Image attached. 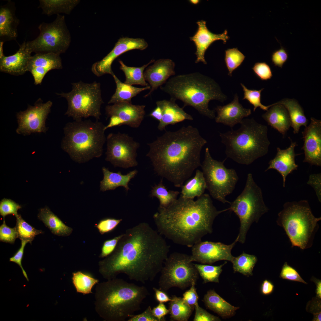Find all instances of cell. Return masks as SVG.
I'll list each match as a JSON object with an SVG mask.
<instances>
[{
	"instance_id": "f1b7e54d",
	"label": "cell",
	"mask_w": 321,
	"mask_h": 321,
	"mask_svg": "<svg viewBox=\"0 0 321 321\" xmlns=\"http://www.w3.org/2000/svg\"><path fill=\"white\" fill-rule=\"evenodd\" d=\"M102 170L103 178L100 182V187L102 191L114 190L119 186H122L126 191H128L130 189L128 185L129 182L138 172L136 170H134L126 175H123L120 171H111L105 167H102Z\"/></svg>"
},
{
	"instance_id": "4dcf8cb0",
	"label": "cell",
	"mask_w": 321,
	"mask_h": 321,
	"mask_svg": "<svg viewBox=\"0 0 321 321\" xmlns=\"http://www.w3.org/2000/svg\"><path fill=\"white\" fill-rule=\"evenodd\" d=\"M203 301L206 307L223 318L232 317L239 307L234 306L221 297L213 290L208 291Z\"/></svg>"
},
{
	"instance_id": "003e7915",
	"label": "cell",
	"mask_w": 321,
	"mask_h": 321,
	"mask_svg": "<svg viewBox=\"0 0 321 321\" xmlns=\"http://www.w3.org/2000/svg\"><path fill=\"white\" fill-rule=\"evenodd\" d=\"M189 1L191 4H197L200 2V1L198 0H191Z\"/></svg>"
},
{
	"instance_id": "f35d334b",
	"label": "cell",
	"mask_w": 321,
	"mask_h": 321,
	"mask_svg": "<svg viewBox=\"0 0 321 321\" xmlns=\"http://www.w3.org/2000/svg\"><path fill=\"white\" fill-rule=\"evenodd\" d=\"M180 193L177 191L168 190L163 184L161 180L159 183L152 187L150 196L158 199L160 202L159 207H165L175 201Z\"/></svg>"
},
{
	"instance_id": "8992f818",
	"label": "cell",
	"mask_w": 321,
	"mask_h": 321,
	"mask_svg": "<svg viewBox=\"0 0 321 321\" xmlns=\"http://www.w3.org/2000/svg\"><path fill=\"white\" fill-rule=\"evenodd\" d=\"M237 130L220 133L221 142L226 146L227 157L240 164L248 165L268 152L270 142L266 126L253 119H243Z\"/></svg>"
},
{
	"instance_id": "03108f58",
	"label": "cell",
	"mask_w": 321,
	"mask_h": 321,
	"mask_svg": "<svg viewBox=\"0 0 321 321\" xmlns=\"http://www.w3.org/2000/svg\"><path fill=\"white\" fill-rule=\"evenodd\" d=\"M4 42H0V58L4 55L3 53V46Z\"/></svg>"
},
{
	"instance_id": "91938a15",
	"label": "cell",
	"mask_w": 321,
	"mask_h": 321,
	"mask_svg": "<svg viewBox=\"0 0 321 321\" xmlns=\"http://www.w3.org/2000/svg\"><path fill=\"white\" fill-rule=\"evenodd\" d=\"M153 289L155 293V299L159 303H164L172 300L171 298L169 297L166 292L154 287Z\"/></svg>"
},
{
	"instance_id": "6f0895ef",
	"label": "cell",
	"mask_w": 321,
	"mask_h": 321,
	"mask_svg": "<svg viewBox=\"0 0 321 321\" xmlns=\"http://www.w3.org/2000/svg\"><path fill=\"white\" fill-rule=\"evenodd\" d=\"M128 321H158L153 315L152 309L149 306L146 310L141 314L134 315L129 318Z\"/></svg>"
},
{
	"instance_id": "e0dca14e",
	"label": "cell",
	"mask_w": 321,
	"mask_h": 321,
	"mask_svg": "<svg viewBox=\"0 0 321 321\" xmlns=\"http://www.w3.org/2000/svg\"><path fill=\"white\" fill-rule=\"evenodd\" d=\"M148 44L143 39L123 37L119 39L113 49L101 60L94 63L92 67V71L97 76L105 74L114 73L111 65L114 60L122 54L133 49L144 50Z\"/></svg>"
},
{
	"instance_id": "7c38bea8",
	"label": "cell",
	"mask_w": 321,
	"mask_h": 321,
	"mask_svg": "<svg viewBox=\"0 0 321 321\" xmlns=\"http://www.w3.org/2000/svg\"><path fill=\"white\" fill-rule=\"evenodd\" d=\"M38 28L40 31L39 36L34 40L26 42L32 52L52 53L60 55L68 48L71 36L64 15L58 14L53 22H43Z\"/></svg>"
},
{
	"instance_id": "2e32d148",
	"label": "cell",
	"mask_w": 321,
	"mask_h": 321,
	"mask_svg": "<svg viewBox=\"0 0 321 321\" xmlns=\"http://www.w3.org/2000/svg\"><path fill=\"white\" fill-rule=\"evenodd\" d=\"M239 237L238 235L235 241L229 245L208 241H201L196 243L191 247L192 261L209 265L222 260L232 262L234 257L231 251L238 241Z\"/></svg>"
},
{
	"instance_id": "ee69618b",
	"label": "cell",
	"mask_w": 321,
	"mask_h": 321,
	"mask_svg": "<svg viewBox=\"0 0 321 321\" xmlns=\"http://www.w3.org/2000/svg\"><path fill=\"white\" fill-rule=\"evenodd\" d=\"M244 92L243 100H246L254 106L253 111H254L256 108L259 107L264 111H267L271 106V105L268 106L263 105L261 103V92L264 88L258 90H251L247 89L243 84H240Z\"/></svg>"
},
{
	"instance_id": "8fae6325",
	"label": "cell",
	"mask_w": 321,
	"mask_h": 321,
	"mask_svg": "<svg viewBox=\"0 0 321 321\" xmlns=\"http://www.w3.org/2000/svg\"><path fill=\"white\" fill-rule=\"evenodd\" d=\"M226 160L218 161L211 157L208 148L205 152L204 159L201 167L206 187L212 197L224 204H230L226 199L235 188L239 179L235 170L226 168L224 165Z\"/></svg>"
},
{
	"instance_id": "44dd1931",
	"label": "cell",
	"mask_w": 321,
	"mask_h": 321,
	"mask_svg": "<svg viewBox=\"0 0 321 321\" xmlns=\"http://www.w3.org/2000/svg\"><path fill=\"white\" fill-rule=\"evenodd\" d=\"M175 63L171 60L162 59L155 61L152 65L146 69L144 76L145 81L150 84L151 89L144 97H147L161 86L170 77L175 75Z\"/></svg>"
},
{
	"instance_id": "be15d7a7",
	"label": "cell",
	"mask_w": 321,
	"mask_h": 321,
	"mask_svg": "<svg viewBox=\"0 0 321 321\" xmlns=\"http://www.w3.org/2000/svg\"><path fill=\"white\" fill-rule=\"evenodd\" d=\"M317 285L316 293L317 296L319 298H321V281H315Z\"/></svg>"
},
{
	"instance_id": "ab89813d",
	"label": "cell",
	"mask_w": 321,
	"mask_h": 321,
	"mask_svg": "<svg viewBox=\"0 0 321 321\" xmlns=\"http://www.w3.org/2000/svg\"><path fill=\"white\" fill-rule=\"evenodd\" d=\"M257 261V258L255 256L243 251L239 256L234 257L232 262L234 272H239L247 276H252Z\"/></svg>"
},
{
	"instance_id": "9c48e42d",
	"label": "cell",
	"mask_w": 321,
	"mask_h": 321,
	"mask_svg": "<svg viewBox=\"0 0 321 321\" xmlns=\"http://www.w3.org/2000/svg\"><path fill=\"white\" fill-rule=\"evenodd\" d=\"M230 204L228 210L235 213L240 220L238 241L244 243L251 225L258 222L269 210L264 202L262 190L254 180L251 174H248L242 192Z\"/></svg>"
},
{
	"instance_id": "5b68a950",
	"label": "cell",
	"mask_w": 321,
	"mask_h": 321,
	"mask_svg": "<svg viewBox=\"0 0 321 321\" xmlns=\"http://www.w3.org/2000/svg\"><path fill=\"white\" fill-rule=\"evenodd\" d=\"M160 88L170 95L171 100H179L184 103V107L191 106L210 119L215 117V111L209 108V102L215 100L223 102L227 99L213 79L199 73L174 76Z\"/></svg>"
},
{
	"instance_id": "681fc988",
	"label": "cell",
	"mask_w": 321,
	"mask_h": 321,
	"mask_svg": "<svg viewBox=\"0 0 321 321\" xmlns=\"http://www.w3.org/2000/svg\"><path fill=\"white\" fill-rule=\"evenodd\" d=\"M280 277L283 279L307 283L302 279L297 271L285 262L282 266Z\"/></svg>"
},
{
	"instance_id": "7a4b0ae2",
	"label": "cell",
	"mask_w": 321,
	"mask_h": 321,
	"mask_svg": "<svg viewBox=\"0 0 321 321\" xmlns=\"http://www.w3.org/2000/svg\"><path fill=\"white\" fill-rule=\"evenodd\" d=\"M207 143L196 128L183 127L176 131H166L148 144L150 149L147 156L158 175L180 188L201 166V151Z\"/></svg>"
},
{
	"instance_id": "484cf974",
	"label": "cell",
	"mask_w": 321,
	"mask_h": 321,
	"mask_svg": "<svg viewBox=\"0 0 321 321\" xmlns=\"http://www.w3.org/2000/svg\"><path fill=\"white\" fill-rule=\"evenodd\" d=\"M15 3L10 0L0 7V42L15 40L19 20L15 15Z\"/></svg>"
},
{
	"instance_id": "7dc6e473",
	"label": "cell",
	"mask_w": 321,
	"mask_h": 321,
	"mask_svg": "<svg viewBox=\"0 0 321 321\" xmlns=\"http://www.w3.org/2000/svg\"><path fill=\"white\" fill-rule=\"evenodd\" d=\"M17 238L18 235L15 227L11 228L8 226L4 218L3 224L0 226V241L13 243Z\"/></svg>"
},
{
	"instance_id": "d590c367",
	"label": "cell",
	"mask_w": 321,
	"mask_h": 321,
	"mask_svg": "<svg viewBox=\"0 0 321 321\" xmlns=\"http://www.w3.org/2000/svg\"><path fill=\"white\" fill-rule=\"evenodd\" d=\"M169 304L170 318L178 321H187L192 314L194 308L186 303L182 298L173 296Z\"/></svg>"
},
{
	"instance_id": "9f6ffc18",
	"label": "cell",
	"mask_w": 321,
	"mask_h": 321,
	"mask_svg": "<svg viewBox=\"0 0 321 321\" xmlns=\"http://www.w3.org/2000/svg\"><path fill=\"white\" fill-rule=\"evenodd\" d=\"M307 183L314 189L319 201L321 202V174H312L310 175Z\"/></svg>"
},
{
	"instance_id": "4fadbf2b",
	"label": "cell",
	"mask_w": 321,
	"mask_h": 321,
	"mask_svg": "<svg viewBox=\"0 0 321 321\" xmlns=\"http://www.w3.org/2000/svg\"><path fill=\"white\" fill-rule=\"evenodd\" d=\"M191 256L175 252L165 260L160 272L159 289L166 292L174 287L184 289L196 282L199 273Z\"/></svg>"
},
{
	"instance_id": "cb8c5ba5",
	"label": "cell",
	"mask_w": 321,
	"mask_h": 321,
	"mask_svg": "<svg viewBox=\"0 0 321 321\" xmlns=\"http://www.w3.org/2000/svg\"><path fill=\"white\" fill-rule=\"evenodd\" d=\"M289 138L291 141L290 146L285 150L277 147L276 156L269 161V166L265 171H266L271 169L277 170L282 177L284 187H285L287 175L296 170L298 166L295 161L296 155L295 152V148L297 144L296 142H293L289 137Z\"/></svg>"
},
{
	"instance_id": "60d3db41",
	"label": "cell",
	"mask_w": 321,
	"mask_h": 321,
	"mask_svg": "<svg viewBox=\"0 0 321 321\" xmlns=\"http://www.w3.org/2000/svg\"><path fill=\"white\" fill-rule=\"evenodd\" d=\"M227 263L219 266L194 264L199 273L203 280V283L219 282V277L222 271V267Z\"/></svg>"
},
{
	"instance_id": "c3c4849f",
	"label": "cell",
	"mask_w": 321,
	"mask_h": 321,
	"mask_svg": "<svg viewBox=\"0 0 321 321\" xmlns=\"http://www.w3.org/2000/svg\"><path fill=\"white\" fill-rule=\"evenodd\" d=\"M254 73L261 80L266 81L273 76L270 66L265 62L255 63L252 68Z\"/></svg>"
},
{
	"instance_id": "ffe728a7",
	"label": "cell",
	"mask_w": 321,
	"mask_h": 321,
	"mask_svg": "<svg viewBox=\"0 0 321 321\" xmlns=\"http://www.w3.org/2000/svg\"><path fill=\"white\" fill-rule=\"evenodd\" d=\"M60 55L54 53H39L32 56L29 61L27 71L32 75L34 84H41L47 73L54 69L62 68Z\"/></svg>"
},
{
	"instance_id": "9a60e30c",
	"label": "cell",
	"mask_w": 321,
	"mask_h": 321,
	"mask_svg": "<svg viewBox=\"0 0 321 321\" xmlns=\"http://www.w3.org/2000/svg\"><path fill=\"white\" fill-rule=\"evenodd\" d=\"M52 105L51 101L43 103L39 99L34 106L29 105L25 111L17 113L16 133L24 136L33 133H46L48 128L46 126L45 122Z\"/></svg>"
},
{
	"instance_id": "6da1fadb",
	"label": "cell",
	"mask_w": 321,
	"mask_h": 321,
	"mask_svg": "<svg viewBox=\"0 0 321 321\" xmlns=\"http://www.w3.org/2000/svg\"><path fill=\"white\" fill-rule=\"evenodd\" d=\"M147 223L127 229L113 252L99 262V272L107 280L120 274L145 283L153 280L163 266L170 246Z\"/></svg>"
},
{
	"instance_id": "11a10c76",
	"label": "cell",
	"mask_w": 321,
	"mask_h": 321,
	"mask_svg": "<svg viewBox=\"0 0 321 321\" xmlns=\"http://www.w3.org/2000/svg\"><path fill=\"white\" fill-rule=\"evenodd\" d=\"M196 284V282L192 283L190 289L183 293L182 298L186 303L194 308L198 304L199 296L195 287Z\"/></svg>"
},
{
	"instance_id": "52a82bcc",
	"label": "cell",
	"mask_w": 321,
	"mask_h": 321,
	"mask_svg": "<svg viewBox=\"0 0 321 321\" xmlns=\"http://www.w3.org/2000/svg\"><path fill=\"white\" fill-rule=\"evenodd\" d=\"M105 126L101 122L76 120L67 123L61 147L74 161L85 163L102 154Z\"/></svg>"
},
{
	"instance_id": "db71d44e",
	"label": "cell",
	"mask_w": 321,
	"mask_h": 321,
	"mask_svg": "<svg viewBox=\"0 0 321 321\" xmlns=\"http://www.w3.org/2000/svg\"><path fill=\"white\" fill-rule=\"evenodd\" d=\"M21 241V245L20 248L17 252L12 257L10 258V262H14L18 264L21 268L23 275L25 277L27 281H29V279L27 274L23 268L22 265V261L23 259L25 247L26 244L29 241L26 240H22Z\"/></svg>"
},
{
	"instance_id": "ac0fdd59",
	"label": "cell",
	"mask_w": 321,
	"mask_h": 321,
	"mask_svg": "<svg viewBox=\"0 0 321 321\" xmlns=\"http://www.w3.org/2000/svg\"><path fill=\"white\" fill-rule=\"evenodd\" d=\"M305 158L303 162L321 166V121L313 117L302 132Z\"/></svg>"
},
{
	"instance_id": "5bb4252c",
	"label": "cell",
	"mask_w": 321,
	"mask_h": 321,
	"mask_svg": "<svg viewBox=\"0 0 321 321\" xmlns=\"http://www.w3.org/2000/svg\"><path fill=\"white\" fill-rule=\"evenodd\" d=\"M106 160L115 167L127 169L137 166L136 151L140 144L127 134L109 133L106 138Z\"/></svg>"
},
{
	"instance_id": "277c9868",
	"label": "cell",
	"mask_w": 321,
	"mask_h": 321,
	"mask_svg": "<svg viewBox=\"0 0 321 321\" xmlns=\"http://www.w3.org/2000/svg\"><path fill=\"white\" fill-rule=\"evenodd\" d=\"M150 293L147 288L116 278L97 284L95 309L106 321H124L141 309Z\"/></svg>"
},
{
	"instance_id": "3957f363",
	"label": "cell",
	"mask_w": 321,
	"mask_h": 321,
	"mask_svg": "<svg viewBox=\"0 0 321 321\" xmlns=\"http://www.w3.org/2000/svg\"><path fill=\"white\" fill-rule=\"evenodd\" d=\"M228 209L218 210L208 194L195 201L180 196L168 207H159L153 217L160 235L176 244L191 247L212 232L215 218Z\"/></svg>"
},
{
	"instance_id": "7bdbcfd3",
	"label": "cell",
	"mask_w": 321,
	"mask_h": 321,
	"mask_svg": "<svg viewBox=\"0 0 321 321\" xmlns=\"http://www.w3.org/2000/svg\"><path fill=\"white\" fill-rule=\"evenodd\" d=\"M245 58V56L237 48L228 49L225 51V61L228 75L232 76V72L241 64Z\"/></svg>"
},
{
	"instance_id": "f907efd6",
	"label": "cell",
	"mask_w": 321,
	"mask_h": 321,
	"mask_svg": "<svg viewBox=\"0 0 321 321\" xmlns=\"http://www.w3.org/2000/svg\"><path fill=\"white\" fill-rule=\"evenodd\" d=\"M123 235V233L113 238L104 241L102 246L99 257L105 258L112 253L115 249L119 240Z\"/></svg>"
},
{
	"instance_id": "e7e4bbea",
	"label": "cell",
	"mask_w": 321,
	"mask_h": 321,
	"mask_svg": "<svg viewBox=\"0 0 321 321\" xmlns=\"http://www.w3.org/2000/svg\"><path fill=\"white\" fill-rule=\"evenodd\" d=\"M313 320L316 321H321V312L314 314Z\"/></svg>"
},
{
	"instance_id": "ba28073f",
	"label": "cell",
	"mask_w": 321,
	"mask_h": 321,
	"mask_svg": "<svg viewBox=\"0 0 321 321\" xmlns=\"http://www.w3.org/2000/svg\"><path fill=\"white\" fill-rule=\"evenodd\" d=\"M321 217L313 214L308 201L287 202L278 214L276 222L285 232L292 247L302 250L312 246Z\"/></svg>"
},
{
	"instance_id": "e575fe53",
	"label": "cell",
	"mask_w": 321,
	"mask_h": 321,
	"mask_svg": "<svg viewBox=\"0 0 321 321\" xmlns=\"http://www.w3.org/2000/svg\"><path fill=\"white\" fill-rule=\"evenodd\" d=\"M181 187L180 196L184 198L193 199L204 194L207 187L203 172L197 169L194 176L187 180Z\"/></svg>"
},
{
	"instance_id": "7402d4cb",
	"label": "cell",
	"mask_w": 321,
	"mask_h": 321,
	"mask_svg": "<svg viewBox=\"0 0 321 321\" xmlns=\"http://www.w3.org/2000/svg\"><path fill=\"white\" fill-rule=\"evenodd\" d=\"M196 23L198 26L197 30L194 35L190 37V40L194 43L196 47L195 54L196 59L195 62L198 63L202 62L206 64L207 62L205 59L204 55L208 47L217 40H221L226 43L229 39V36L226 30L221 34H216L212 33L207 29L205 21H199Z\"/></svg>"
},
{
	"instance_id": "30bf717a",
	"label": "cell",
	"mask_w": 321,
	"mask_h": 321,
	"mask_svg": "<svg viewBox=\"0 0 321 321\" xmlns=\"http://www.w3.org/2000/svg\"><path fill=\"white\" fill-rule=\"evenodd\" d=\"M72 84L71 92L56 93L67 100L68 108L65 114L72 117L75 121L89 117H93L98 120L101 115L100 107L104 103L101 96L100 83L95 81L87 84L80 81Z\"/></svg>"
},
{
	"instance_id": "b9f144b4",
	"label": "cell",
	"mask_w": 321,
	"mask_h": 321,
	"mask_svg": "<svg viewBox=\"0 0 321 321\" xmlns=\"http://www.w3.org/2000/svg\"><path fill=\"white\" fill-rule=\"evenodd\" d=\"M16 223L15 226L18 238L21 240H26L31 243L37 235L43 233L41 230H37L26 222L20 214L16 217Z\"/></svg>"
},
{
	"instance_id": "8d00e7d4",
	"label": "cell",
	"mask_w": 321,
	"mask_h": 321,
	"mask_svg": "<svg viewBox=\"0 0 321 321\" xmlns=\"http://www.w3.org/2000/svg\"><path fill=\"white\" fill-rule=\"evenodd\" d=\"M154 61V60L152 59L148 63L141 67H135L127 66L122 60H119L120 65V68L124 72L125 76L124 83L130 86L136 84L149 86V84L145 79L144 71L145 68Z\"/></svg>"
},
{
	"instance_id": "6125c7cd",
	"label": "cell",
	"mask_w": 321,
	"mask_h": 321,
	"mask_svg": "<svg viewBox=\"0 0 321 321\" xmlns=\"http://www.w3.org/2000/svg\"><path fill=\"white\" fill-rule=\"evenodd\" d=\"M149 115L160 122L162 117V112L161 108L159 106H157Z\"/></svg>"
},
{
	"instance_id": "bcb514c9",
	"label": "cell",
	"mask_w": 321,
	"mask_h": 321,
	"mask_svg": "<svg viewBox=\"0 0 321 321\" xmlns=\"http://www.w3.org/2000/svg\"><path fill=\"white\" fill-rule=\"evenodd\" d=\"M122 221V219L106 218L100 220L95 225V226L102 235L113 231Z\"/></svg>"
},
{
	"instance_id": "d6986e66",
	"label": "cell",
	"mask_w": 321,
	"mask_h": 321,
	"mask_svg": "<svg viewBox=\"0 0 321 321\" xmlns=\"http://www.w3.org/2000/svg\"><path fill=\"white\" fill-rule=\"evenodd\" d=\"M145 105H136L128 103H119L108 105L105 108L107 117L114 116L126 125L136 128L140 125L145 114Z\"/></svg>"
},
{
	"instance_id": "94428289",
	"label": "cell",
	"mask_w": 321,
	"mask_h": 321,
	"mask_svg": "<svg viewBox=\"0 0 321 321\" xmlns=\"http://www.w3.org/2000/svg\"><path fill=\"white\" fill-rule=\"evenodd\" d=\"M274 286L272 283L267 280H264L261 285V291L262 294L268 295L273 292Z\"/></svg>"
},
{
	"instance_id": "680465c9",
	"label": "cell",
	"mask_w": 321,
	"mask_h": 321,
	"mask_svg": "<svg viewBox=\"0 0 321 321\" xmlns=\"http://www.w3.org/2000/svg\"><path fill=\"white\" fill-rule=\"evenodd\" d=\"M153 315L158 319V321L165 320L164 317L169 313L167 309L163 303H159L156 307L152 309Z\"/></svg>"
},
{
	"instance_id": "1f68e13d",
	"label": "cell",
	"mask_w": 321,
	"mask_h": 321,
	"mask_svg": "<svg viewBox=\"0 0 321 321\" xmlns=\"http://www.w3.org/2000/svg\"><path fill=\"white\" fill-rule=\"evenodd\" d=\"M283 105L287 109L290 119L291 126L295 134L299 133L300 127L307 126L308 120L301 107L295 100L285 99L274 103Z\"/></svg>"
},
{
	"instance_id": "816d5d0a",
	"label": "cell",
	"mask_w": 321,
	"mask_h": 321,
	"mask_svg": "<svg viewBox=\"0 0 321 321\" xmlns=\"http://www.w3.org/2000/svg\"><path fill=\"white\" fill-rule=\"evenodd\" d=\"M288 53L286 50L281 46L280 49L273 52L271 55V61L276 66L281 68L288 58Z\"/></svg>"
},
{
	"instance_id": "603a6c76",
	"label": "cell",
	"mask_w": 321,
	"mask_h": 321,
	"mask_svg": "<svg viewBox=\"0 0 321 321\" xmlns=\"http://www.w3.org/2000/svg\"><path fill=\"white\" fill-rule=\"evenodd\" d=\"M32 53L24 41L15 54L8 56L4 55L0 58V71L14 75L23 74L27 71Z\"/></svg>"
},
{
	"instance_id": "74e56055",
	"label": "cell",
	"mask_w": 321,
	"mask_h": 321,
	"mask_svg": "<svg viewBox=\"0 0 321 321\" xmlns=\"http://www.w3.org/2000/svg\"><path fill=\"white\" fill-rule=\"evenodd\" d=\"M72 279L76 292L84 295L92 293V288L99 281L90 274L81 271L73 273Z\"/></svg>"
},
{
	"instance_id": "4316f807",
	"label": "cell",
	"mask_w": 321,
	"mask_h": 321,
	"mask_svg": "<svg viewBox=\"0 0 321 321\" xmlns=\"http://www.w3.org/2000/svg\"><path fill=\"white\" fill-rule=\"evenodd\" d=\"M156 104L160 108L162 112V119L158 126L160 130L165 129L169 125H174L185 120H193L192 116L185 112L175 101L164 100L157 101Z\"/></svg>"
},
{
	"instance_id": "d6a6232c",
	"label": "cell",
	"mask_w": 321,
	"mask_h": 321,
	"mask_svg": "<svg viewBox=\"0 0 321 321\" xmlns=\"http://www.w3.org/2000/svg\"><path fill=\"white\" fill-rule=\"evenodd\" d=\"M38 8L42 10V14L50 16L63 13L70 14L79 4V0H40Z\"/></svg>"
},
{
	"instance_id": "f6af8a7d",
	"label": "cell",
	"mask_w": 321,
	"mask_h": 321,
	"mask_svg": "<svg viewBox=\"0 0 321 321\" xmlns=\"http://www.w3.org/2000/svg\"><path fill=\"white\" fill-rule=\"evenodd\" d=\"M21 208L18 204L12 199L4 198L0 202V214L4 218L5 216L12 214L16 217L18 210Z\"/></svg>"
},
{
	"instance_id": "d4e9b609",
	"label": "cell",
	"mask_w": 321,
	"mask_h": 321,
	"mask_svg": "<svg viewBox=\"0 0 321 321\" xmlns=\"http://www.w3.org/2000/svg\"><path fill=\"white\" fill-rule=\"evenodd\" d=\"M215 111L217 113L215 121L232 128L240 123L243 118L250 115L251 113L250 109L243 108L239 101V97L236 94L233 101L224 106H218Z\"/></svg>"
},
{
	"instance_id": "836d02e7",
	"label": "cell",
	"mask_w": 321,
	"mask_h": 321,
	"mask_svg": "<svg viewBox=\"0 0 321 321\" xmlns=\"http://www.w3.org/2000/svg\"><path fill=\"white\" fill-rule=\"evenodd\" d=\"M113 77L116 85V91L108 101V104L119 103H131V100L141 92L150 89V85L145 87L138 88L126 84L121 81L114 73Z\"/></svg>"
},
{
	"instance_id": "f5cc1de1",
	"label": "cell",
	"mask_w": 321,
	"mask_h": 321,
	"mask_svg": "<svg viewBox=\"0 0 321 321\" xmlns=\"http://www.w3.org/2000/svg\"><path fill=\"white\" fill-rule=\"evenodd\" d=\"M195 314L193 321H221L218 317L210 314L200 307L198 304L194 306Z\"/></svg>"
},
{
	"instance_id": "83f0119b",
	"label": "cell",
	"mask_w": 321,
	"mask_h": 321,
	"mask_svg": "<svg viewBox=\"0 0 321 321\" xmlns=\"http://www.w3.org/2000/svg\"><path fill=\"white\" fill-rule=\"evenodd\" d=\"M262 117L268 124L284 136L291 126L289 116L282 105L273 103Z\"/></svg>"
},
{
	"instance_id": "f546056e",
	"label": "cell",
	"mask_w": 321,
	"mask_h": 321,
	"mask_svg": "<svg viewBox=\"0 0 321 321\" xmlns=\"http://www.w3.org/2000/svg\"><path fill=\"white\" fill-rule=\"evenodd\" d=\"M38 217L54 234L59 236L66 237L70 235L73 229L64 224L48 207L41 208Z\"/></svg>"
}]
</instances>
